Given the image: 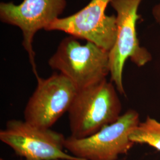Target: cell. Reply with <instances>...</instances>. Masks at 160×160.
<instances>
[{
  "label": "cell",
  "mask_w": 160,
  "mask_h": 160,
  "mask_svg": "<svg viewBox=\"0 0 160 160\" xmlns=\"http://www.w3.org/2000/svg\"><path fill=\"white\" fill-rule=\"evenodd\" d=\"M117 91L107 80L78 90L68 112L71 137H88L118 120L122 104Z\"/></svg>",
  "instance_id": "cell-1"
},
{
  "label": "cell",
  "mask_w": 160,
  "mask_h": 160,
  "mask_svg": "<svg viewBox=\"0 0 160 160\" xmlns=\"http://www.w3.org/2000/svg\"><path fill=\"white\" fill-rule=\"evenodd\" d=\"M77 39L73 36L63 39L48 63L80 90L106 80L110 63L109 51L90 42L82 45Z\"/></svg>",
  "instance_id": "cell-2"
},
{
  "label": "cell",
  "mask_w": 160,
  "mask_h": 160,
  "mask_svg": "<svg viewBox=\"0 0 160 160\" xmlns=\"http://www.w3.org/2000/svg\"><path fill=\"white\" fill-rule=\"evenodd\" d=\"M142 0H111L110 4L117 12V36L114 45L109 51L111 81L121 94H125L122 75L128 58L138 67H142L151 60V55L141 47L138 39L136 24L140 16L138 7Z\"/></svg>",
  "instance_id": "cell-3"
},
{
  "label": "cell",
  "mask_w": 160,
  "mask_h": 160,
  "mask_svg": "<svg viewBox=\"0 0 160 160\" xmlns=\"http://www.w3.org/2000/svg\"><path fill=\"white\" fill-rule=\"evenodd\" d=\"M139 123V114L129 110L114 123L88 137L67 138L64 148L84 160H116L120 155L127 154L135 144L129 135Z\"/></svg>",
  "instance_id": "cell-4"
},
{
  "label": "cell",
  "mask_w": 160,
  "mask_h": 160,
  "mask_svg": "<svg viewBox=\"0 0 160 160\" xmlns=\"http://www.w3.org/2000/svg\"><path fill=\"white\" fill-rule=\"evenodd\" d=\"M65 138L25 120L11 119L0 131V140L26 160H86L64 152Z\"/></svg>",
  "instance_id": "cell-5"
},
{
  "label": "cell",
  "mask_w": 160,
  "mask_h": 160,
  "mask_svg": "<svg viewBox=\"0 0 160 160\" xmlns=\"http://www.w3.org/2000/svg\"><path fill=\"white\" fill-rule=\"evenodd\" d=\"M37 81L24 109V120L34 126L51 129L68 112L78 90L61 73H54L45 79L39 77Z\"/></svg>",
  "instance_id": "cell-6"
},
{
  "label": "cell",
  "mask_w": 160,
  "mask_h": 160,
  "mask_svg": "<svg viewBox=\"0 0 160 160\" xmlns=\"http://www.w3.org/2000/svg\"><path fill=\"white\" fill-rule=\"evenodd\" d=\"M66 6L65 0H23L18 5L12 2L0 4L1 20L18 27L23 32V45L28 53L36 79L40 77L37 71L32 46L34 34L39 30H46L58 19Z\"/></svg>",
  "instance_id": "cell-7"
},
{
  "label": "cell",
  "mask_w": 160,
  "mask_h": 160,
  "mask_svg": "<svg viewBox=\"0 0 160 160\" xmlns=\"http://www.w3.org/2000/svg\"><path fill=\"white\" fill-rule=\"evenodd\" d=\"M111 0H92L79 12L68 17L58 18L46 30H59L95 43L110 51L117 36L116 17L106 15Z\"/></svg>",
  "instance_id": "cell-8"
},
{
  "label": "cell",
  "mask_w": 160,
  "mask_h": 160,
  "mask_svg": "<svg viewBox=\"0 0 160 160\" xmlns=\"http://www.w3.org/2000/svg\"><path fill=\"white\" fill-rule=\"evenodd\" d=\"M129 139L134 143H146L160 151V122L147 117L133 130Z\"/></svg>",
  "instance_id": "cell-9"
},
{
  "label": "cell",
  "mask_w": 160,
  "mask_h": 160,
  "mask_svg": "<svg viewBox=\"0 0 160 160\" xmlns=\"http://www.w3.org/2000/svg\"><path fill=\"white\" fill-rule=\"evenodd\" d=\"M153 14L157 21L160 24V4L155 7L153 10Z\"/></svg>",
  "instance_id": "cell-10"
},
{
  "label": "cell",
  "mask_w": 160,
  "mask_h": 160,
  "mask_svg": "<svg viewBox=\"0 0 160 160\" xmlns=\"http://www.w3.org/2000/svg\"><path fill=\"white\" fill-rule=\"evenodd\" d=\"M0 160H4V159H2V158H1V159H0Z\"/></svg>",
  "instance_id": "cell-11"
}]
</instances>
